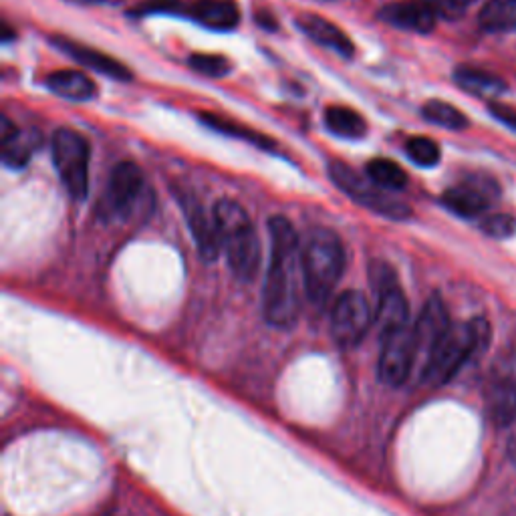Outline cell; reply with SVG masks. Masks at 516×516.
Masks as SVG:
<instances>
[{"label": "cell", "mask_w": 516, "mask_h": 516, "mask_svg": "<svg viewBox=\"0 0 516 516\" xmlns=\"http://www.w3.org/2000/svg\"><path fill=\"white\" fill-rule=\"evenodd\" d=\"M271 261L263 291V317L275 329H291L303 305V248L295 226L285 216L269 220Z\"/></svg>", "instance_id": "cell-1"}, {"label": "cell", "mask_w": 516, "mask_h": 516, "mask_svg": "<svg viewBox=\"0 0 516 516\" xmlns=\"http://www.w3.org/2000/svg\"><path fill=\"white\" fill-rule=\"evenodd\" d=\"M212 216L232 275L240 283L254 281L261 267V240L250 216L238 202L228 198L216 202Z\"/></svg>", "instance_id": "cell-2"}, {"label": "cell", "mask_w": 516, "mask_h": 516, "mask_svg": "<svg viewBox=\"0 0 516 516\" xmlns=\"http://www.w3.org/2000/svg\"><path fill=\"white\" fill-rule=\"evenodd\" d=\"M490 337L492 333L486 319L452 325L424 367L420 381L428 387L446 385L462 371L464 365L488 349Z\"/></svg>", "instance_id": "cell-3"}, {"label": "cell", "mask_w": 516, "mask_h": 516, "mask_svg": "<svg viewBox=\"0 0 516 516\" xmlns=\"http://www.w3.org/2000/svg\"><path fill=\"white\" fill-rule=\"evenodd\" d=\"M345 271V248L329 228H315L303 248L305 295L313 305H325Z\"/></svg>", "instance_id": "cell-4"}, {"label": "cell", "mask_w": 516, "mask_h": 516, "mask_svg": "<svg viewBox=\"0 0 516 516\" xmlns=\"http://www.w3.org/2000/svg\"><path fill=\"white\" fill-rule=\"evenodd\" d=\"M329 176L345 196H349L359 206L383 218L408 220L412 216V208L406 202L390 196L383 188L373 184L369 178H363L361 174H357L345 162H331Z\"/></svg>", "instance_id": "cell-5"}, {"label": "cell", "mask_w": 516, "mask_h": 516, "mask_svg": "<svg viewBox=\"0 0 516 516\" xmlns=\"http://www.w3.org/2000/svg\"><path fill=\"white\" fill-rule=\"evenodd\" d=\"M89 144L75 129L61 127L51 138L55 170L71 198L83 200L89 188Z\"/></svg>", "instance_id": "cell-6"}, {"label": "cell", "mask_w": 516, "mask_h": 516, "mask_svg": "<svg viewBox=\"0 0 516 516\" xmlns=\"http://www.w3.org/2000/svg\"><path fill=\"white\" fill-rule=\"evenodd\" d=\"M369 281L375 293V323L379 325V335L410 325L408 299L394 269L387 263L375 261L369 267Z\"/></svg>", "instance_id": "cell-7"}, {"label": "cell", "mask_w": 516, "mask_h": 516, "mask_svg": "<svg viewBox=\"0 0 516 516\" xmlns=\"http://www.w3.org/2000/svg\"><path fill=\"white\" fill-rule=\"evenodd\" d=\"M375 321L367 297L361 291H345L337 297L331 311V337L341 349L357 347Z\"/></svg>", "instance_id": "cell-8"}, {"label": "cell", "mask_w": 516, "mask_h": 516, "mask_svg": "<svg viewBox=\"0 0 516 516\" xmlns=\"http://www.w3.org/2000/svg\"><path fill=\"white\" fill-rule=\"evenodd\" d=\"M379 337H381V349L377 359V375L381 383L390 387H400L416 371L414 327L406 325L402 329L383 333Z\"/></svg>", "instance_id": "cell-9"}, {"label": "cell", "mask_w": 516, "mask_h": 516, "mask_svg": "<svg viewBox=\"0 0 516 516\" xmlns=\"http://www.w3.org/2000/svg\"><path fill=\"white\" fill-rule=\"evenodd\" d=\"M146 190V180L134 162H119L107 180L103 204L109 214L127 218L132 216L140 204V198Z\"/></svg>", "instance_id": "cell-10"}, {"label": "cell", "mask_w": 516, "mask_h": 516, "mask_svg": "<svg viewBox=\"0 0 516 516\" xmlns=\"http://www.w3.org/2000/svg\"><path fill=\"white\" fill-rule=\"evenodd\" d=\"M488 418L498 428H510L516 418V359H502L486 383Z\"/></svg>", "instance_id": "cell-11"}, {"label": "cell", "mask_w": 516, "mask_h": 516, "mask_svg": "<svg viewBox=\"0 0 516 516\" xmlns=\"http://www.w3.org/2000/svg\"><path fill=\"white\" fill-rule=\"evenodd\" d=\"M450 315L444 301L434 295L426 301L416 325H414V339H416V371L422 375L424 367L428 365L430 357L434 355L436 347L450 331Z\"/></svg>", "instance_id": "cell-12"}, {"label": "cell", "mask_w": 516, "mask_h": 516, "mask_svg": "<svg viewBox=\"0 0 516 516\" xmlns=\"http://www.w3.org/2000/svg\"><path fill=\"white\" fill-rule=\"evenodd\" d=\"M496 194H498V188L492 180L474 176V178H468L462 184L446 190L442 196V204L456 216L476 218L488 210V206Z\"/></svg>", "instance_id": "cell-13"}, {"label": "cell", "mask_w": 516, "mask_h": 516, "mask_svg": "<svg viewBox=\"0 0 516 516\" xmlns=\"http://www.w3.org/2000/svg\"><path fill=\"white\" fill-rule=\"evenodd\" d=\"M379 19L390 27L420 35L432 33L438 23V15L428 0H406V3L387 5L379 11Z\"/></svg>", "instance_id": "cell-14"}, {"label": "cell", "mask_w": 516, "mask_h": 516, "mask_svg": "<svg viewBox=\"0 0 516 516\" xmlns=\"http://www.w3.org/2000/svg\"><path fill=\"white\" fill-rule=\"evenodd\" d=\"M178 200H180V206L184 210L190 232L196 240L200 256L208 263L216 261L222 246H220L218 230H216V224H214V216L210 218L206 214V210L200 206V202L190 194H178Z\"/></svg>", "instance_id": "cell-15"}, {"label": "cell", "mask_w": 516, "mask_h": 516, "mask_svg": "<svg viewBox=\"0 0 516 516\" xmlns=\"http://www.w3.org/2000/svg\"><path fill=\"white\" fill-rule=\"evenodd\" d=\"M53 45L57 49H61L63 53H67L73 61L81 63L83 67L91 69V71H97L105 77H111V79H117V81H129L132 79V71H129L121 61L97 51V49H91V47H85V45H79V43H73L69 39H53Z\"/></svg>", "instance_id": "cell-16"}, {"label": "cell", "mask_w": 516, "mask_h": 516, "mask_svg": "<svg viewBox=\"0 0 516 516\" xmlns=\"http://www.w3.org/2000/svg\"><path fill=\"white\" fill-rule=\"evenodd\" d=\"M297 27L317 45L349 59L355 53V45L351 43V39L339 29L335 27L331 21L313 15V13H303L297 17Z\"/></svg>", "instance_id": "cell-17"}, {"label": "cell", "mask_w": 516, "mask_h": 516, "mask_svg": "<svg viewBox=\"0 0 516 516\" xmlns=\"http://www.w3.org/2000/svg\"><path fill=\"white\" fill-rule=\"evenodd\" d=\"M184 15L214 31H232L240 21L238 7L232 0H196L184 7Z\"/></svg>", "instance_id": "cell-18"}, {"label": "cell", "mask_w": 516, "mask_h": 516, "mask_svg": "<svg viewBox=\"0 0 516 516\" xmlns=\"http://www.w3.org/2000/svg\"><path fill=\"white\" fill-rule=\"evenodd\" d=\"M39 138H33L31 134H23L11 123L9 117H3L0 123V142H3V164L9 168H23L33 156V142Z\"/></svg>", "instance_id": "cell-19"}, {"label": "cell", "mask_w": 516, "mask_h": 516, "mask_svg": "<svg viewBox=\"0 0 516 516\" xmlns=\"http://www.w3.org/2000/svg\"><path fill=\"white\" fill-rule=\"evenodd\" d=\"M454 81L466 93L482 97V99H496V97L504 95L508 89V85L502 77L482 71V69H474V67H458L454 71Z\"/></svg>", "instance_id": "cell-20"}, {"label": "cell", "mask_w": 516, "mask_h": 516, "mask_svg": "<svg viewBox=\"0 0 516 516\" xmlns=\"http://www.w3.org/2000/svg\"><path fill=\"white\" fill-rule=\"evenodd\" d=\"M47 87L69 101H89L97 95V87L93 79L81 71H55L47 77Z\"/></svg>", "instance_id": "cell-21"}, {"label": "cell", "mask_w": 516, "mask_h": 516, "mask_svg": "<svg viewBox=\"0 0 516 516\" xmlns=\"http://www.w3.org/2000/svg\"><path fill=\"white\" fill-rule=\"evenodd\" d=\"M325 125L331 134L345 140H359L367 134L365 119L343 105H331L325 109Z\"/></svg>", "instance_id": "cell-22"}, {"label": "cell", "mask_w": 516, "mask_h": 516, "mask_svg": "<svg viewBox=\"0 0 516 516\" xmlns=\"http://www.w3.org/2000/svg\"><path fill=\"white\" fill-rule=\"evenodd\" d=\"M478 23L490 33L516 29V0H488L478 15Z\"/></svg>", "instance_id": "cell-23"}, {"label": "cell", "mask_w": 516, "mask_h": 516, "mask_svg": "<svg viewBox=\"0 0 516 516\" xmlns=\"http://www.w3.org/2000/svg\"><path fill=\"white\" fill-rule=\"evenodd\" d=\"M365 174L373 184L383 190H402L408 184V174L402 170V166L385 158L371 160L365 166Z\"/></svg>", "instance_id": "cell-24"}, {"label": "cell", "mask_w": 516, "mask_h": 516, "mask_svg": "<svg viewBox=\"0 0 516 516\" xmlns=\"http://www.w3.org/2000/svg\"><path fill=\"white\" fill-rule=\"evenodd\" d=\"M200 119H202L208 127H212V129H216V132L226 134V136H230V138L244 140V142H248V144H252V146H258V148H263V150H273V148H275V144H273L267 136L256 134V132H252V129H248V127L236 125V123L230 121V119L218 117V115H214V113H200Z\"/></svg>", "instance_id": "cell-25"}, {"label": "cell", "mask_w": 516, "mask_h": 516, "mask_svg": "<svg viewBox=\"0 0 516 516\" xmlns=\"http://www.w3.org/2000/svg\"><path fill=\"white\" fill-rule=\"evenodd\" d=\"M422 115L430 123L440 125L444 129H454V132L468 127V117L460 109H456L452 103H448V101H440V99L428 101L424 105V109H422Z\"/></svg>", "instance_id": "cell-26"}, {"label": "cell", "mask_w": 516, "mask_h": 516, "mask_svg": "<svg viewBox=\"0 0 516 516\" xmlns=\"http://www.w3.org/2000/svg\"><path fill=\"white\" fill-rule=\"evenodd\" d=\"M406 152L408 158L422 168H434L440 164V148L434 140L424 138V136H416L412 140H408L406 144Z\"/></svg>", "instance_id": "cell-27"}, {"label": "cell", "mask_w": 516, "mask_h": 516, "mask_svg": "<svg viewBox=\"0 0 516 516\" xmlns=\"http://www.w3.org/2000/svg\"><path fill=\"white\" fill-rule=\"evenodd\" d=\"M190 67L206 77H226L232 71V63L224 55H210V53H194L190 57Z\"/></svg>", "instance_id": "cell-28"}, {"label": "cell", "mask_w": 516, "mask_h": 516, "mask_svg": "<svg viewBox=\"0 0 516 516\" xmlns=\"http://www.w3.org/2000/svg\"><path fill=\"white\" fill-rule=\"evenodd\" d=\"M480 228L490 238H510L516 232V220L508 214H492L482 220Z\"/></svg>", "instance_id": "cell-29"}, {"label": "cell", "mask_w": 516, "mask_h": 516, "mask_svg": "<svg viewBox=\"0 0 516 516\" xmlns=\"http://www.w3.org/2000/svg\"><path fill=\"white\" fill-rule=\"evenodd\" d=\"M490 113L506 127H510L512 132H516V111L506 107V105H490Z\"/></svg>", "instance_id": "cell-30"}, {"label": "cell", "mask_w": 516, "mask_h": 516, "mask_svg": "<svg viewBox=\"0 0 516 516\" xmlns=\"http://www.w3.org/2000/svg\"><path fill=\"white\" fill-rule=\"evenodd\" d=\"M506 454H508V460L516 466V418H514V422H512V424H510V428H508Z\"/></svg>", "instance_id": "cell-31"}, {"label": "cell", "mask_w": 516, "mask_h": 516, "mask_svg": "<svg viewBox=\"0 0 516 516\" xmlns=\"http://www.w3.org/2000/svg\"><path fill=\"white\" fill-rule=\"evenodd\" d=\"M87 3H105V0H87ZM111 3V0H109Z\"/></svg>", "instance_id": "cell-32"}, {"label": "cell", "mask_w": 516, "mask_h": 516, "mask_svg": "<svg viewBox=\"0 0 516 516\" xmlns=\"http://www.w3.org/2000/svg\"><path fill=\"white\" fill-rule=\"evenodd\" d=\"M466 3H468V5H472V3H474V0H466Z\"/></svg>", "instance_id": "cell-33"}]
</instances>
